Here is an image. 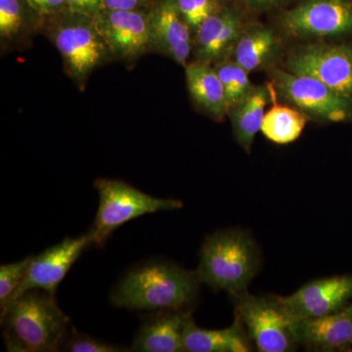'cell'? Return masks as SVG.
Returning <instances> with one entry per match:
<instances>
[{
  "label": "cell",
  "mask_w": 352,
  "mask_h": 352,
  "mask_svg": "<svg viewBox=\"0 0 352 352\" xmlns=\"http://www.w3.org/2000/svg\"><path fill=\"white\" fill-rule=\"evenodd\" d=\"M61 351L69 352H120L126 351L122 347L94 339L90 336L78 332L72 328L62 344Z\"/></svg>",
  "instance_id": "cell-26"
},
{
  "label": "cell",
  "mask_w": 352,
  "mask_h": 352,
  "mask_svg": "<svg viewBox=\"0 0 352 352\" xmlns=\"http://www.w3.org/2000/svg\"><path fill=\"white\" fill-rule=\"evenodd\" d=\"M104 8L103 0H67V9L73 12L96 17Z\"/></svg>",
  "instance_id": "cell-28"
},
{
  "label": "cell",
  "mask_w": 352,
  "mask_h": 352,
  "mask_svg": "<svg viewBox=\"0 0 352 352\" xmlns=\"http://www.w3.org/2000/svg\"><path fill=\"white\" fill-rule=\"evenodd\" d=\"M43 20L25 0H0L1 50H20L41 32Z\"/></svg>",
  "instance_id": "cell-19"
},
{
  "label": "cell",
  "mask_w": 352,
  "mask_h": 352,
  "mask_svg": "<svg viewBox=\"0 0 352 352\" xmlns=\"http://www.w3.org/2000/svg\"><path fill=\"white\" fill-rule=\"evenodd\" d=\"M285 31L298 38L352 34L351 0H303L284 14Z\"/></svg>",
  "instance_id": "cell-10"
},
{
  "label": "cell",
  "mask_w": 352,
  "mask_h": 352,
  "mask_svg": "<svg viewBox=\"0 0 352 352\" xmlns=\"http://www.w3.org/2000/svg\"><path fill=\"white\" fill-rule=\"evenodd\" d=\"M287 71L311 76L346 96L352 97L351 44L314 43L289 53Z\"/></svg>",
  "instance_id": "cell-8"
},
{
  "label": "cell",
  "mask_w": 352,
  "mask_h": 352,
  "mask_svg": "<svg viewBox=\"0 0 352 352\" xmlns=\"http://www.w3.org/2000/svg\"><path fill=\"white\" fill-rule=\"evenodd\" d=\"M104 8L113 10H141L148 9L150 0H103Z\"/></svg>",
  "instance_id": "cell-29"
},
{
  "label": "cell",
  "mask_w": 352,
  "mask_h": 352,
  "mask_svg": "<svg viewBox=\"0 0 352 352\" xmlns=\"http://www.w3.org/2000/svg\"><path fill=\"white\" fill-rule=\"evenodd\" d=\"M234 314L259 352L295 351L296 320L284 309L277 296H258L248 291L231 296Z\"/></svg>",
  "instance_id": "cell-6"
},
{
  "label": "cell",
  "mask_w": 352,
  "mask_h": 352,
  "mask_svg": "<svg viewBox=\"0 0 352 352\" xmlns=\"http://www.w3.org/2000/svg\"><path fill=\"white\" fill-rule=\"evenodd\" d=\"M214 67L226 90L227 103L230 109L254 87L250 80L249 73L232 58L223 60Z\"/></svg>",
  "instance_id": "cell-23"
},
{
  "label": "cell",
  "mask_w": 352,
  "mask_h": 352,
  "mask_svg": "<svg viewBox=\"0 0 352 352\" xmlns=\"http://www.w3.org/2000/svg\"><path fill=\"white\" fill-rule=\"evenodd\" d=\"M183 346L186 352H250L256 349L237 317L232 325L220 330L198 327L190 317L183 333Z\"/></svg>",
  "instance_id": "cell-17"
},
{
  "label": "cell",
  "mask_w": 352,
  "mask_h": 352,
  "mask_svg": "<svg viewBox=\"0 0 352 352\" xmlns=\"http://www.w3.org/2000/svg\"><path fill=\"white\" fill-rule=\"evenodd\" d=\"M176 3L193 36L210 16L222 8L219 0H176Z\"/></svg>",
  "instance_id": "cell-25"
},
{
  "label": "cell",
  "mask_w": 352,
  "mask_h": 352,
  "mask_svg": "<svg viewBox=\"0 0 352 352\" xmlns=\"http://www.w3.org/2000/svg\"><path fill=\"white\" fill-rule=\"evenodd\" d=\"M89 245L91 241L87 233L80 237L66 238L38 256H32L27 276L14 300L31 289H41L55 296L72 265Z\"/></svg>",
  "instance_id": "cell-12"
},
{
  "label": "cell",
  "mask_w": 352,
  "mask_h": 352,
  "mask_svg": "<svg viewBox=\"0 0 352 352\" xmlns=\"http://www.w3.org/2000/svg\"><path fill=\"white\" fill-rule=\"evenodd\" d=\"M201 281L197 271L153 261L134 268L113 288L111 302L131 310H188L197 302Z\"/></svg>",
  "instance_id": "cell-1"
},
{
  "label": "cell",
  "mask_w": 352,
  "mask_h": 352,
  "mask_svg": "<svg viewBox=\"0 0 352 352\" xmlns=\"http://www.w3.org/2000/svg\"><path fill=\"white\" fill-rule=\"evenodd\" d=\"M307 120V116L296 109L274 105L264 115L261 131L271 142L287 145L302 135Z\"/></svg>",
  "instance_id": "cell-22"
},
{
  "label": "cell",
  "mask_w": 352,
  "mask_h": 352,
  "mask_svg": "<svg viewBox=\"0 0 352 352\" xmlns=\"http://www.w3.org/2000/svg\"><path fill=\"white\" fill-rule=\"evenodd\" d=\"M154 52L186 67L193 52V32L183 19L176 0H157L149 7Z\"/></svg>",
  "instance_id": "cell-13"
},
{
  "label": "cell",
  "mask_w": 352,
  "mask_h": 352,
  "mask_svg": "<svg viewBox=\"0 0 352 352\" xmlns=\"http://www.w3.org/2000/svg\"><path fill=\"white\" fill-rule=\"evenodd\" d=\"M94 186L99 194V207L87 232L91 245L102 247L116 229L132 219L183 207L182 201L148 195L122 180L99 178Z\"/></svg>",
  "instance_id": "cell-5"
},
{
  "label": "cell",
  "mask_w": 352,
  "mask_h": 352,
  "mask_svg": "<svg viewBox=\"0 0 352 352\" xmlns=\"http://www.w3.org/2000/svg\"><path fill=\"white\" fill-rule=\"evenodd\" d=\"M296 337L307 351H352V300L333 314L296 321Z\"/></svg>",
  "instance_id": "cell-15"
},
{
  "label": "cell",
  "mask_w": 352,
  "mask_h": 352,
  "mask_svg": "<svg viewBox=\"0 0 352 352\" xmlns=\"http://www.w3.org/2000/svg\"><path fill=\"white\" fill-rule=\"evenodd\" d=\"M32 256L0 267V311L4 312L22 286Z\"/></svg>",
  "instance_id": "cell-24"
},
{
  "label": "cell",
  "mask_w": 352,
  "mask_h": 352,
  "mask_svg": "<svg viewBox=\"0 0 352 352\" xmlns=\"http://www.w3.org/2000/svg\"><path fill=\"white\" fill-rule=\"evenodd\" d=\"M271 80L273 94L308 118L331 122L352 120V97L335 91L311 76L273 69Z\"/></svg>",
  "instance_id": "cell-7"
},
{
  "label": "cell",
  "mask_w": 352,
  "mask_h": 352,
  "mask_svg": "<svg viewBox=\"0 0 352 352\" xmlns=\"http://www.w3.org/2000/svg\"><path fill=\"white\" fill-rule=\"evenodd\" d=\"M113 59L131 63L154 52L149 8L113 10L103 8L94 18Z\"/></svg>",
  "instance_id": "cell-9"
},
{
  "label": "cell",
  "mask_w": 352,
  "mask_h": 352,
  "mask_svg": "<svg viewBox=\"0 0 352 352\" xmlns=\"http://www.w3.org/2000/svg\"><path fill=\"white\" fill-rule=\"evenodd\" d=\"M279 50L280 41L272 29L252 24L243 30L231 58L250 74L270 64Z\"/></svg>",
  "instance_id": "cell-21"
},
{
  "label": "cell",
  "mask_w": 352,
  "mask_h": 352,
  "mask_svg": "<svg viewBox=\"0 0 352 352\" xmlns=\"http://www.w3.org/2000/svg\"><path fill=\"white\" fill-rule=\"evenodd\" d=\"M192 309L159 310L145 318L131 351L138 352L184 351L183 333Z\"/></svg>",
  "instance_id": "cell-16"
},
{
  "label": "cell",
  "mask_w": 352,
  "mask_h": 352,
  "mask_svg": "<svg viewBox=\"0 0 352 352\" xmlns=\"http://www.w3.org/2000/svg\"><path fill=\"white\" fill-rule=\"evenodd\" d=\"M185 78L192 101L215 120L228 115L226 90L212 65L192 61L185 67Z\"/></svg>",
  "instance_id": "cell-18"
},
{
  "label": "cell",
  "mask_w": 352,
  "mask_h": 352,
  "mask_svg": "<svg viewBox=\"0 0 352 352\" xmlns=\"http://www.w3.org/2000/svg\"><path fill=\"white\" fill-rule=\"evenodd\" d=\"M0 316L7 351H61L71 330L68 316L58 307L55 296L41 289L25 292Z\"/></svg>",
  "instance_id": "cell-2"
},
{
  "label": "cell",
  "mask_w": 352,
  "mask_h": 352,
  "mask_svg": "<svg viewBox=\"0 0 352 352\" xmlns=\"http://www.w3.org/2000/svg\"><path fill=\"white\" fill-rule=\"evenodd\" d=\"M284 309L296 321L333 314L352 300V275L312 280L287 296H277Z\"/></svg>",
  "instance_id": "cell-11"
},
{
  "label": "cell",
  "mask_w": 352,
  "mask_h": 352,
  "mask_svg": "<svg viewBox=\"0 0 352 352\" xmlns=\"http://www.w3.org/2000/svg\"><path fill=\"white\" fill-rule=\"evenodd\" d=\"M25 1L43 21L63 12L67 9V0H25Z\"/></svg>",
  "instance_id": "cell-27"
},
{
  "label": "cell",
  "mask_w": 352,
  "mask_h": 352,
  "mask_svg": "<svg viewBox=\"0 0 352 352\" xmlns=\"http://www.w3.org/2000/svg\"><path fill=\"white\" fill-rule=\"evenodd\" d=\"M261 263L258 245L249 234L238 229L220 230L201 245L197 274L201 284L231 296L248 291Z\"/></svg>",
  "instance_id": "cell-3"
},
{
  "label": "cell",
  "mask_w": 352,
  "mask_h": 352,
  "mask_svg": "<svg viewBox=\"0 0 352 352\" xmlns=\"http://www.w3.org/2000/svg\"><path fill=\"white\" fill-rule=\"evenodd\" d=\"M270 91L265 85H254L235 105L229 109L233 133L238 144L251 152L256 133L261 129L264 109L270 100Z\"/></svg>",
  "instance_id": "cell-20"
},
{
  "label": "cell",
  "mask_w": 352,
  "mask_h": 352,
  "mask_svg": "<svg viewBox=\"0 0 352 352\" xmlns=\"http://www.w3.org/2000/svg\"><path fill=\"white\" fill-rule=\"evenodd\" d=\"M244 28L236 11L222 7L210 16L194 34L193 61L214 66L232 57Z\"/></svg>",
  "instance_id": "cell-14"
},
{
  "label": "cell",
  "mask_w": 352,
  "mask_h": 352,
  "mask_svg": "<svg viewBox=\"0 0 352 352\" xmlns=\"http://www.w3.org/2000/svg\"><path fill=\"white\" fill-rule=\"evenodd\" d=\"M41 32L54 44L66 75L85 90L90 76L113 60L107 43L94 17L68 9L43 21Z\"/></svg>",
  "instance_id": "cell-4"
},
{
  "label": "cell",
  "mask_w": 352,
  "mask_h": 352,
  "mask_svg": "<svg viewBox=\"0 0 352 352\" xmlns=\"http://www.w3.org/2000/svg\"><path fill=\"white\" fill-rule=\"evenodd\" d=\"M245 6L252 9H267L276 6L283 0H240Z\"/></svg>",
  "instance_id": "cell-30"
}]
</instances>
